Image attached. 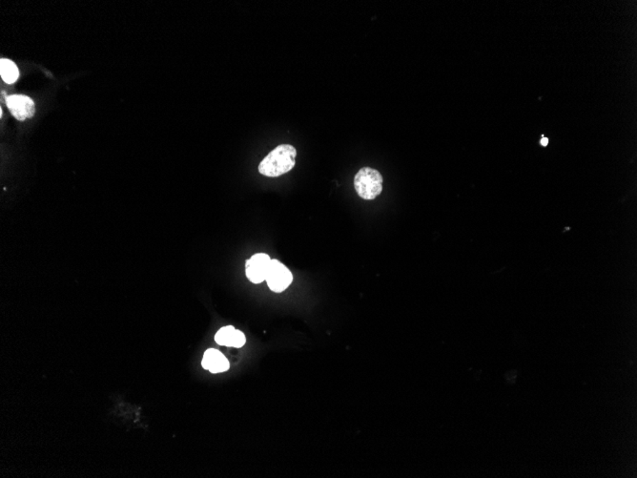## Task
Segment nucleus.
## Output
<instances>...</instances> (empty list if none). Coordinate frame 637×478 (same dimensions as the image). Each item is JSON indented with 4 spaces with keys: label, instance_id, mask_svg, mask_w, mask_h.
<instances>
[{
    "label": "nucleus",
    "instance_id": "obj_1",
    "mask_svg": "<svg viewBox=\"0 0 637 478\" xmlns=\"http://www.w3.org/2000/svg\"><path fill=\"white\" fill-rule=\"evenodd\" d=\"M297 150L290 144H280L273 149L259 164V172L269 178L289 173L296 164Z\"/></svg>",
    "mask_w": 637,
    "mask_h": 478
},
{
    "label": "nucleus",
    "instance_id": "obj_2",
    "mask_svg": "<svg viewBox=\"0 0 637 478\" xmlns=\"http://www.w3.org/2000/svg\"><path fill=\"white\" fill-rule=\"evenodd\" d=\"M383 181L382 174L376 169L363 168L354 178V187L359 197L372 201L382 193Z\"/></svg>",
    "mask_w": 637,
    "mask_h": 478
},
{
    "label": "nucleus",
    "instance_id": "obj_3",
    "mask_svg": "<svg viewBox=\"0 0 637 478\" xmlns=\"http://www.w3.org/2000/svg\"><path fill=\"white\" fill-rule=\"evenodd\" d=\"M265 281H267L268 288L271 289L273 293H280L291 284L293 275L284 264L280 263L276 259H273L268 267Z\"/></svg>",
    "mask_w": 637,
    "mask_h": 478
},
{
    "label": "nucleus",
    "instance_id": "obj_4",
    "mask_svg": "<svg viewBox=\"0 0 637 478\" xmlns=\"http://www.w3.org/2000/svg\"><path fill=\"white\" fill-rule=\"evenodd\" d=\"M6 105L17 121L23 122L27 119H31L36 113L33 100L27 95H9L6 98Z\"/></svg>",
    "mask_w": 637,
    "mask_h": 478
},
{
    "label": "nucleus",
    "instance_id": "obj_5",
    "mask_svg": "<svg viewBox=\"0 0 637 478\" xmlns=\"http://www.w3.org/2000/svg\"><path fill=\"white\" fill-rule=\"evenodd\" d=\"M271 259L265 253L253 255L245 264V274L248 280L253 284H260L265 281Z\"/></svg>",
    "mask_w": 637,
    "mask_h": 478
},
{
    "label": "nucleus",
    "instance_id": "obj_6",
    "mask_svg": "<svg viewBox=\"0 0 637 478\" xmlns=\"http://www.w3.org/2000/svg\"><path fill=\"white\" fill-rule=\"evenodd\" d=\"M217 344L230 348H242L247 342V338L241 330H236L232 326L221 328L215 335Z\"/></svg>",
    "mask_w": 637,
    "mask_h": 478
},
{
    "label": "nucleus",
    "instance_id": "obj_7",
    "mask_svg": "<svg viewBox=\"0 0 637 478\" xmlns=\"http://www.w3.org/2000/svg\"><path fill=\"white\" fill-rule=\"evenodd\" d=\"M201 365L204 369L212 374L227 372L230 367L227 358L221 354L220 350L215 349H209L204 352Z\"/></svg>",
    "mask_w": 637,
    "mask_h": 478
},
{
    "label": "nucleus",
    "instance_id": "obj_8",
    "mask_svg": "<svg viewBox=\"0 0 637 478\" xmlns=\"http://www.w3.org/2000/svg\"><path fill=\"white\" fill-rule=\"evenodd\" d=\"M0 73L2 80L8 84H13L19 77V71L13 61L2 58L0 60Z\"/></svg>",
    "mask_w": 637,
    "mask_h": 478
},
{
    "label": "nucleus",
    "instance_id": "obj_9",
    "mask_svg": "<svg viewBox=\"0 0 637 478\" xmlns=\"http://www.w3.org/2000/svg\"><path fill=\"white\" fill-rule=\"evenodd\" d=\"M540 144H541V146H544V147H545V146H547L548 144V138H542V139H541Z\"/></svg>",
    "mask_w": 637,
    "mask_h": 478
}]
</instances>
